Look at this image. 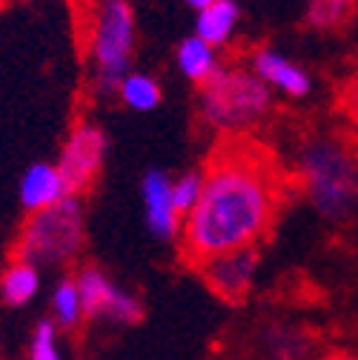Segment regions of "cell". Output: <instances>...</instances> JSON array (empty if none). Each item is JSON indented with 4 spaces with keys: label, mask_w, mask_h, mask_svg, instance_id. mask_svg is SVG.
Masks as SVG:
<instances>
[{
    "label": "cell",
    "mask_w": 358,
    "mask_h": 360,
    "mask_svg": "<svg viewBox=\"0 0 358 360\" xmlns=\"http://www.w3.org/2000/svg\"><path fill=\"white\" fill-rule=\"evenodd\" d=\"M61 329L52 318H43L35 323L32 340H29V360H63L61 352Z\"/></svg>",
    "instance_id": "obj_19"
},
{
    "label": "cell",
    "mask_w": 358,
    "mask_h": 360,
    "mask_svg": "<svg viewBox=\"0 0 358 360\" xmlns=\"http://www.w3.org/2000/svg\"><path fill=\"white\" fill-rule=\"evenodd\" d=\"M198 112L212 131L235 138L273 112V89L249 69L218 66L212 77L198 86Z\"/></svg>",
    "instance_id": "obj_3"
},
{
    "label": "cell",
    "mask_w": 358,
    "mask_h": 360,
    "mask_svg": "<svg viewBox=\"0 0 358 360\" xmlns=\"http://www.w3.org/2000/svg\"><path fill=\"white\" fill-rule=\"evenodd\" d=\"M106 146H109L106 131L95 120H78L69 129L66 141L61 146V158L55 163L69 195L80 198L98 180L106 158Z\"/></svg>",
    "instance_id": "obj_6"
},
{
    "label": "cell",
    "mask_w": 358,
    "mask_h": 360,
    "mask_svg": "<svg viewBox=\"0 0 358 360\" xmlns=\"http://www.w3.org/2000/svg\"><path fill=\"white\" fill-rule=\"evenodd\" d=\"M264 352L270 360H312V338L298 326H270L261 338Z\"/></svg>",
    "instance_id": "obj_15"
},
{
    "label": "cell",
    "mask_w": 358,
    "mask_h": 360,
    "mask_svg": "<svg viewBox=\"0 0 358 360\" xmlns=\"http://www.w3.org/2000/svg\"><path fill=\"white\" fill-rule=\"evenodd\" d=\"M284 203V174L270 152L244 134L223 138L204 166V189L181 223V257L198 263L258 246Z\"/></svg>",
    "instance_id": "obj_1"
},
{
    "label": "cell",
    "mask_w": 358,
    "mask_h": 360,
    "mask_svg": "<svg viewBox=\"0 0 358 360\" xmlns=\"http://www.w3.org/2000/svg\"><path fill=\"white\" fill-rule=\"evenodd\" d=\"M175 63H178V72H181L187 80L192 83H204L212 77V72L221 66L218 60V49L209 46L206 40H201L198 34H190L184 37L181 43H178L175 49Z\"/></svg>",
    "instance_id": "obj_14"
},
{
    "label": "cell",
    "mask_w": 358,
    "mask_h": 360,
    "mask_svg": "<svg viewBox=\"0 0 358 360\" xmlns=\"http://www.w3.org/2000/svg\"><path fill=\"white\" fill-rule=\"evenodd\" d=\"M118 98L126 109L132 112H152L161 106L163 101V89L161 83L147 75V72H129L121 83H118Z\"/></svg>",
    "instance_id": "obj_16"
},
{
    "label": "cell",
    "mask_w": 358,
    "mask_h": 360,
    "mask_svg": "<svg viewBox=\"0 0 358 360\" xmlns=\"http://www.w3.org/2000/svg\"><path fill=\"white\" fill-rule=\"evenodd\" d=\"M52 321L58 323L61 332H78L80 323L86 321L83 300H80L75 275L61 278L58 286H55V292H52Z\"/></svg>",
    "instance_id": "obj_17"
},
{
    "label": "cell",
    "mask_w": 358,
    "mask_h": 360,
    "mask_svg": "<svg viewBox=\"0 0 358 360\" xmlns=\"http://www.w3.org/2000/svg\"><path fill=\"white\" fill-rule=\"evenodd\" d=\"M301 195L327 223H344L358 209V155L335 134H312L298 149Z\"/></svg>",
    "instance_id": "obj_2"
},
{
    "label": "cell",
    "mask_w": 358,
    "mask_h": 360,
    "mask_svg": "<svg viewBox=\"0 0 358 360\" xmlns=\"http://www.w3.org/2000/svg\"><path fill=\"white\" fill-rule=\"evenodd\" d=\"M141 198H144V214H147V229L158 240H175L181 235V212L175 209L172 200V177L161 169H152L144 174L141 184Z\"/></svg>",
    "instance_id": "obj_10"
},
{
    "label": "cell",
    "mask_w": 358,
    "mask_h": 360,
    "mask_svg": "<svg viewBox=\"0 0 358 360\" xmlns=\"http://www.w3.org/2000/svg\"><path fill=\"white\" fill-rule=\"evenodd\" d=\"M204 189V172H184L181 177H172V200L181 217L190 214V209L198 203Z\"/></svg>",
    "instance_id": "obj_20"
},
{
    "label": "cell",
    "mask_w": 358,
    "mask_h": 360,
    "mask_svg": "<svg viewBox=\"0 0 358 360\" xmlns=\"http://www.w3.org/2000/svg\"><path fill=\"white\" fill-rule=\"evenodd\" d=\"M204 283L227 303H241L255 283L258 275V246L235 249V252H223L215 255L204 263L195 266Z\"/></svg>",
    "instance_id": "obj_8"
},
{
    "label": "cell",
    "mask_w": 358,
    "mask_h": 360,
    "mask_svg": "<svg viewBox=\"0 0 358 360\" xmlns=\"http://www.w3.org/2000/svg\"><path fill=\"white\" fill-rule=\"evenodd\" d=\"M358 6V0H309L307 4V23L312 29H338L344 26Z\"/></svg>",
    "instance_id": "obj_18"
},
{
    "label": "cell",
    "mask_w": 358,
    "mask_h": 360,
    "mask_svg": "<svg viewBox=\"0 0 358 360\" xmlns=\"http://www.w3.org/2000/svg\"><path fill=\"white\" fill-rule=\"evenodd\" d=\"M86 246L83 200L66 195L63 200L32 212L15 240V257L37 269H66Z\"/></svg>",
    "instance_id": "obj_4"
},
{
    "label": "cell",
    "mask_w": 358,
    "mask_h": 360,
    "mask_svg": "<svg viewBox=\"0 0 358 360\" xmlns=\"http://www.w3.org/2000/svg\"><path fill=\"white\" fill-rule=\"evenodd\" d=\"M312 360H358V354L355 352H327V354H319Z\"/></svg>",
    "instance_id": "obj_22"
},
{
    "label": "cell",
    "mask_w": 358,
    "mask_h": 360,
    "mask_svg": "<svg viewBox=\"0 0 358 360\" xmlns=\"http://www.w3.org/2000/svg\"><path fill=\"white\" fill-rule=\"evenodd\" d=\"M40 292V269L26 260H12L0 275V300L12 309L29 306Z\"/></svg>",
    "instance_id": "obj_13"
},
{
    "label": "cell",
    "mask_w": 358,
    "mask_h": 360,
    "mask_svg": "<svg viewBox=\"0 0 358 360\" xmlns=\"http://www.w3.org/2000/svg\"><path fill=\"white\" fill-rule=\"evenodd\" d=\"M135 37V12L129 0H101L89 23V66L98 98L118 95V83L132 72Z\"/></svg>",
    "instance_id": "obj_5"
},
{
    "label": "cell",
    "mask_w": 358,
    "mask_h": 360,
    "mask_svg": "<svg viewBox=\"0 0 358 360\" xmlns=\"http://www.w3.org/2000/svg\"><path fill=\"white\" fill-rule=\"evenodd\" d=\"M338 109H341V115H344L347 126L352 129V134L358 138V66H355V72L347 77V83L341 86Z\"/></svg>",
    "instance_id": "obj_21"
},
{
    "label": "cell",
    "mask_w": 358,
    "mask_h": 360,
    "mask_svg": "<svg viewBox=\"0 0 358 360\" xmlns=\"http://www.w3.org/2000/svg\"><path fill=\"white\" fill-rule=\"evenodd\" d=\"M18 195H20V206L32 214V212H40V209L63 200L69 192H66V184H63L55 163H32L20 177Z\"/></svg>",
    "instance_id": "obj_11"
},
{
    "label": "cell",
    "mask_w": 358,
    "mask_h": 360,
    "mask_svg": "<svg viewBox=\"0 0 358 360\" xmlns=\"http://www.w3.org/2000/svg\"><path fill=\"white\" fill-rule=\"evenodd\" d=\"M75 283L83 300L86 321H104L115 326H135L144 318L141 300L121 289L98 266H83L75 272Z\"/></svg>",
    "instance_id": "obj_7"
},
{
    "label": "cell",
    "mask_w": 358,
    "mask_h": 360,
    "mask_svg": "<svg viewBox=\"0 0 358 360\" xmlns=\"http://www.w3.org/2000/svg\"><path fill=\"white\" fill-rule=\"evenodd\" d=\"M241 23V6L238 0H215L206 9L198 12L195 18V34L201 40H206L209 46L221 49L233 40V34L238 32Z\"/></svg>",
    "instance_id": "obj_12"
},
{
    "label": "cell",
    "mask_w": 358,
    "mask_h": 360,
    "mask_svg": "<svg viewBox=\"0 0 358 360\" xmlns=\"http://www.w3.org/2000/svg\"><path fill=\"white\" fill-rule=\"evenodd\" d=\"M249 72L258 80H264L273 92H278L284 98H292V101H301L312 92L309 72L278 49H266V46L255 49L252 58H249Z\"/></svg>",
    "instance_id": "obj_9"
},
{
    "label": "cell",
    "mask_w": 358,
    "mask_h": 360,
    "mask_svg": "<svg viewBox=\"0 0 358 360\" xmlns=\"http://www.w3.org/2000/svg\"><path fill=\"white\" fill-rule=\"evenodd\" d=\"M209 4H215V0H187V6H192L195 12H201V9H206Z\"/></svg>",
    "instance_id": "obj_23"
}]
</instances>
